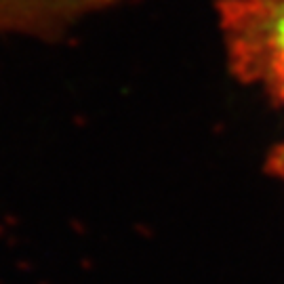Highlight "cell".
I'll return each instance as SVG.
<instances>
[{"instance_id": "6da1fadb", "label": "cell", "mask_w": 284, "mask_h": 284, "mask_svg": "<svg viewBox=\"0 0 284 284\" xmlns=\"http://www.w3.org/2000/svg\"><path fill=\"white\" fill-rule=\"evenodd\" d=\"M229 72L284 105V0H215Z\"/></svg>"}, {"instance_id": "7a4b0ae2", "label": "cell", "mask_w": 284, "mask_h": 284, "mask_svg": "<svg viewBox=\"0 0 284 284\" xmlns=\"http://www.w3.org/2000/svg\"><path fill=\"white\" fill-rule=\"evenodd\" d=\"M112 3L116 0H0V34L59 36L82 17Z\"/></svg>"}, {"instance_id": "3957f363", "label": "cell", "mask_w": 284, "mask_h": 284, "mask_svg": "<svg viewBox=\"0 0 284 284\" xmlns=\"http://www.w3.org/2000/svg\"><path fill=\"white\" fill-rule=\"evenodd\" d=\"M265 171H268L272 177H276L278 181L284 183V141H280L278 146H274L268 152V158H265Z\"/></svg>"}]
</instances>
